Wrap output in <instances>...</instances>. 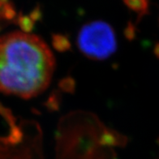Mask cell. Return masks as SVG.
I'll return each mask as SVG.
<instances>
[{
  "mask_svg": "<svg viewBox=\"0 0 159 159\" xmlns=\"http://www.w3.org/2000/svg\"><path fill=\"white\" fill-rule=\"evenodd\" d=\"M55 60L38 36L13 32L0 37V92L30 99L43 93L55 72Z\"/></svg>",
  "mask_w": 159,
  "mask_h": 159,
  "instance_id": "cell-1",
  "label": "cell"
},
{
  "mask_svg": "<svg viewBox=\"0 0 159 159\" xmlns=\"http://www.w3.org/2000/svg\"><path fill=\"white\" fill-rule=\"evenodd\" d=\"M80 51L87 58L102 60L117 50V39L113 28L103 20L91 21L82 26L77 37Z\"/></svg>",
  "mask_w": 159,
  "mask_h": 159,
  "instance_id": "cell-2",
  "label": "cell"
},
{
  "mask_svg": "<svg viewBox=\"0 0 159 159\" xmlns=\"http://www.w3.org/2000/svg\"><path fill=\"white\" fill-rule=\"evenodd\" d=\"M127 7L138 15V19L149 13V0H123Z\"/></svg>",
  "mask_w": 159,
  "mask_h": 159,
  "instance_id": "cell-3",
  "label": "cell"
},
{
  "mask_svg": "<svg viewBox=\"0 0 159 159\" xmlns=\"http://www.w3.org/2000/svg\"><path fill=\"white\" fill-rule=\"evenodd\" d=\"M34 21L31 19L30 16L23 15L20 13L16 19L17 25L20 27L21 30L24 33H30L33 30L34 25Z\"/></svg>",
  "mask_w": 159,
  "mask_h": 159,
  "instance_id": "cell-4",
  "label": "cell"
},
{
  "mask_svg": "<svg viewBox=\"0 0 159 159\" xmlns=\"http://www.w3.org/2000/svg\"><path fill=\"white\" fill-rule=\"evenodd\" d=\"M16 11L12 2H7L4 7V20H12L16 18Z\"/></svg>",
  "mask_w": 159,
  "mask_h": 159,
  "instance_id": "cell-5",
  "label": "cell"
},
{
  "mask_svg": "<svg viewBox=\"0 0 159 159\" xmlns=\"http://www.w3.org/2000/svg\"><path fill=\"white\" fill-rule=\"evenodd\" d=\"M30 16L31 17V19L35 22L37 20H39L42 18V11H41V7L39 5L36 7L34 10L30 12Z\"/></svg>",
  "mask_w": 159,
  "mask_h": 159,
  "instance_id": "cell-6",
  "label": "cell"
},
{
  "mask_svg": "<svg viewBox=\"0 0 159 159\" xmlns=\"http://www.w3.org/2000/svg\"><path fill=\"white\" fill-rule=\"evenodd\" d=\"M4 7L5 5H0V20H4Z\"/></svg>",
  "mask_w": 159,
  "mask_h": 159,
  "instance_id": "cell-7",
  "label": "cell"
},
{
  "mask_svg": "<svg viewBox=\"0 0 159 159\" xmlns=\"http://www.w3.org/2000/svg\"><path fill=\"white\" fill-rule=\"evenodd\" d=\"M154 53H155V55H156V56H157V58H159V43L158 44H157V46H155Z\"/></svg>",
  "mask_w": 159,
  "mask_h": 159,
  "instance_id": "cell-8",
  "label": "cell"
},
{
  "mask_svg": "<svg viewBox=\"0 0 159 159\" xmlns=\"http://www.w3.org/2000/svg\"><path fill=\"white\" fill-rule=\"evenodd\" d=\"M8 2V0H0V5H5Z\"/></svg>",
  "mask_w": 159,
  "mask_h": 159,
  "instance_id": "cell-9",
  "label": "cell"
},
{
  "mask_svg": "<svg viewBox=\"0 0 159 159\" xmlns=\"http://www.w3.org/2000/svg\"><path fill=\"white\" fill-rule=\"evenodd\" d=\"M0 30H1V26H0Z\"/></svg>",
  "mask_w": 159,
  "mask_h": 159,
  "instance_id": "cell-10",
  "label": "cell"
}]
</instances>
